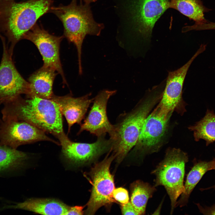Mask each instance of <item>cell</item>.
<instances>
[{"label":"cell","instance_id":"6da1fadb","mask_svg":"<svg viewBox=\"0 0 215 215\" xmlns=\"http://www.w3.org/2000/svg\"><path fill=\"white\" fill-rule=\"evenodd\" d=\"M3 121H23L29 123L57 138L64 134L62 114L54 101L36 97H19L6 103L2 111Z\"/></svg>","mask_w":215,"mask_h":215},{"label":"cell","instance_id":"7a4b0ae2","mask_svg":"<svg viewBox=\"0 0 215 215\" xmlns=\"http://www.w3.org/2000/svg\"><path fill=\"white\" fill-rule=\"evenodd\" d=\"M148 93L145 100L134 109L120 115L115 125L116 135L110 151L118 163L135 146L145 119L162 96L161 92L155 88Z\"/></svg>","mask_w":215,"mask_h":215},{"label":"cell","instance_id":"3957f363","mask_svg":"<svg viewBox=\"0 0 215 215\" xmlns=\"http://www.w3.org/2000/svg\"><path fill=\"white\" fill-rule=\"evenodd\" d=\"M49 11L54 14L62 23L64 36L77 49L79 73H82L81 55L82 44L86 35L99 36L104 27L103 24L94 20L89 4L83 5L81 1L72 0L67 6L51 7Z\"/></svg>","mask_w":215,"mask_h":215},{"label":"cell","instance_id":"277c9868","mask_svg":"<svg viewBox=\"0 0 215 215\" xmlns=\"http://www.w3.org/2000/svg\"><path fill=\"white\" fill-rule=\"evenodd\" d=\"M53 0H29L11 3L5 9V28L11 42L10 49L23 39L41 16L49 10Z\"/></svg>","mask_w":215,"mask_h":215},{"label":"cell","instance_id":"5b68a950","mask_svg":"<svg viewBox=\"0 0 215 215\" xmlns=\"http://www.w3.org/2000/svg\"><path fill=\"white\" fill-rule=\"evenodd\" d=\"M188 160L186 153L179 149L170 148L152 172L156 177L154 186H163L169 197L171 214L176 207L177 199L184 191L185 166Z\"/></svg>","mask_w":215,"mask_h":215},{"label":"cell","instance_id":"8992f818","mask_svg":"<svg viewBox=\"0 0 215 215\" xmlns=\"http://www.w3.org/2000/svg\"><path fill=\"white\" fill-rule=\"evenodd\" d=\"M126 5L129 26L146 43L150 41L156 22L170 8L169 0H129Z\"/></svg>","mask_w":215,"mask_h":215},{"label":"cell","instance_id":"52a82bcc","mask_svg":"<svg viewBox=\"0 0 215 215\" xmlns=\"http://www.w3.org/2000/svg\"><path fill=\"white\" fill-rule=\"evenodd\" d=\"M108 153L88 173L92 187L90 197L86 205L85 214H94L102 207L109 206L117 202L113 196L115 184L113 176L110 171L111 164L115 157L113 153L109 155Z\"/></svg>","mask_w":215,"mask_h":215},{"label":"cell","instance_id":"ba28073f","mask_svg":"<svg viewBox=\"0 0 215 215\" xmlns=\"http://www.w3.org/2000/svg\"><path fill=\"white\" fill-rule=\"evenodd\" d=\"M173 112L159 103L145 119L134 150L148 153L158 150Z\"/></svg>","mask_w":215,"mask_h":215},{"label":"cell","instance_id":"9c48e42d","mask_svg":"<svg viewBox=\"0 0 215 215\" xmlns=\"http://www.w3.org/2000/svg\"><path fill=\"white\" fill-rule=\"evenodd\" d=\"M105 135L98 137L95 142L85 143L71 140L65 134L59 137L62 146V153L65 159L70 164L76 166L91 162L111 149L113 140L107 139Z\"/></svg>","mask_w":215,"mask_h":215},{"label":"cell","instance_id":"30bf717a","mask_svg":"<svg viewBox=\"0 0 215 215\" xmlns=\"http://www.w3.org/2000/svg\"><path fill=\"white\" fill-rule=\"evenodd\" d=\"M64 37L49 33L42 27L35 24L24 35L23 39L30 41L38 48L42 57L43 66L55 70L60 75L64 84L67 85L61 62L60 43Z\"/></svg>","mask_w":215,"mask_h":215},{"label":"cell","instance_id":"8fae6325","mask_svg":"<svg viewBox=\"0 0 215 215\" xmlns=\"http://www.w3.org/2000/svg\"><path fill=\"white\" fill-rule=\"evenodd\" d=\"M0 126V145L16 149L22 145L39 141L58 142L47 136L45 132L27 122L20 121H3Z\"/></svg>","mask_w":215,"mask_h":215},{"label":"cell","instance_id":"7c38bea8","mask_svg":"<svg viewBox=\"0 0 215 215\" xmlns=\"http://www.w3.org/2000/svg\"><path fill=\"white\" fill-rule=\"evenodd\" d=\"M116 92L115 90H105L93 98V104L83 123L80 125L78 134L86 130L98 137L105 135L108 133L110 138L114 139L116 135L115 126L108 119L107 107L109 99Z\"/></svg>","mask_w":215,"mask_h":215},{"label":"cell","instance_id":"4fadbf2b","mask_svg":"<svg viewBox=\"0 0 215 215\" xmlns=\"http://www.w3.org/2000/svg\"><path fill=\"white\" fill-rule=\"evenodd\" d=\"M3 52L0 65V102L6 103L26 93L28 82L16 70L12 61V51L3 43Z\"/></svg>","mask_w":215,"mask_h":215},{"label":"cell","instance_id":"5bb4252c","mask_svg":"<svg viewBox=\"0 0 215 215\" xmlns=\"http://www.w3.org/2000/svg\"><path fill=\"white\" fill-rule=\"evenodd\" d=\"M206 48L205 45H201L185 64L176 70L168 72L165 88L159 103L168 110L177 111L182 108V90L187 73L193 62Z\"/></svg>","mask_w":215,"mask_h":215},{"label":"cell","instance_id":"9a60e30c","mask_svg":"<svg viewBox=\"0 0 215 215\" xmlns=\"http://www.w3.org/2000/svg\"><path fill=\"white\" fill-rule=\"evenodd\" d=\"M91 93L79 97H74L69 95L58 96L54 94L50 99L58 105L62 114L67 121L68 131L71 127L77 123L81 125L93 98H90Z\"/></svg>","mask_w":215,"mask_h":215},{"label":"cell","instance_id":"2e32d148","mask_svg":"<svg viewBox=\"0 0 215 215\" xmlns=\"http://www.w3.org/2000/svg\"><path fill=\"white\" fill-rule=\"evenodd\" d=\"M49 67L42 66L32 74L28 79L26 94L28 98L36 97L50 99L54 95L53 86L57 73Z\"/></svg>","mask_w":215,"mask_h":215},{"label":"cell","instance_id":"e0dca14e","mask_svg":"<svg viewBox=\"0 0 215 215\" xmlns=\"http://www.w3.org/2000/svg\"><path fill=\"white\" fill-rule=\"evenodd\" d=\"M70 206L57 199L31 198L5 208L19 209L43 215H65Z\"/></svg>","mask_w":215,"mask_h":215},{"label":"cell","instance_id":"ac0fdd59","mask_svg":"<svg viewBox=\"0 0 215 215\" xmlns=\"http://www.w3.org/2000/svg\"><path fill=\"white\" fill-rule=\"evenodd\" d=\"M215 165V158L208 162L199 160L194 164L187 175L184 185V191L177 202L176 207H182L187 205L190 196L196 185L207 171L214 170Z\"/></svg>","mask_w":215,"mask_h":215},{"label":"cell","instance_id":"d6986e66","mask_svg":"<svg viewBox=\"0 0 215 215\" xmlns=\"http://www.w3.org/2000/svg\"><path fill=\"white\" fill-rule=\"evenodd\" d=\"M189 129L193 132L195 141L203 139L205 141L206 146L215 142V113L214 111L207 109L204 117Z\"/></svg>","mask_w":215,"mask_h":215},{"label":"cell","instance_id":"ffe728a7","mask_svg":"<svg viewBox=\"0 0 215 215\" xmlns=\"http://www.w3.org/2000/svg\"><path fill=\"white\" fill-rule=\"evenodd\" d=\"M130 188V202L139 215L145 214L147 202L155 191V187L137 180L131 184Z\"/></svg>","mask_w":215,"mask_h":215},{"label":"cell","instance_id":"44dd1931","mask_svg":"<svg viewBox=\"0 0 215 215\" xmlns=\"http://www.w3.org/2000/svg\"><path fill=\"white\" fill-rule=\"evenodd\" d=\"M170 8L178 11L182 14L196 22L202 23L205 21L204 8L200 0H169Z\"/></svg>","mask_w":215,"mask_h":215},{"label":"cell","instance_id":"7402d4cb","mask_svg":"<svg viewBox=\"0 0 215 215\" xmlns=\"http://www.w3.org/2000/svg\"><path fill=\"white\" fill-rule=\"evenodd\" d=\"M25 153L4 145H0V172L22 166L28 158Z\"/></svg>","mask_w":215,"mask_h":215},{"label":"cell","instance_id":"603a6c76","mask_svg":"<svg viewBox=\"0 0 215 215\" xmlns=\"http://www.w3.org/2000/svg\"><path fill=\"white\" fill-rule=\"evenodd\" d=\"M113 196L114 199L120 204H127L129 198L128 191L122 187H119L114 190Z\"/></svg>","mask_w":215,"mask_h":215},{"label":"cell","instance_id":"cb8c5ba5","mask_svg":"<svg viewBox=\"0 0 215 215\" xmlns=\"http://www.w3.org/2000/svg\"><path fill=\"white\" fill-rule=\"evenodd\" d=\"M121 209L122 215H139L130 202L125 204H120Z\"/></svg>","mask_w":215,"mask_h":215},{"label":"cell","instance_id":"d4e9b609","mask_svg":"<svg viewBox=\"0 0 215 215\" xmlns=\"http://www.w3.org/2000/svg\"><path fill=\"white\" fill-rule=\"evenodd\" d=\"M200 212L204 215H215V204L210 207H203L199 203L196 204Z\"/></svg>","mask_w":215,"mask_h":215},{"label":"cell","instance_id":"484cf974","mask_svg":"<svg viewBox=\"0 0 215 215\" xmlns=\"http://www.w3.org/2000/svg\"><path fill=\"white\" fill-rule=\"evenodd\" d=\"M85 206H75L70 207L67 212L65 214L66 215H83L84 211L83 209Z\"/></svg>","mask_w":215,"mask_h":215},{"label":"cell","instance_id":"4316f807","mask_svg":"<svg viewBox=\"0 0 215 215\" xmlns=\"http://www.w3.org/2000/svg\"><path fill=\"white\" fill-rule=\"evenodd\" d=\"M205 27L203 29H215V23L208 24L207 26H205Z\"/></svg>","mask_w":215,"mask_h":215},{"label":"cell","instance_id":"83f0119b","mask_svg":"<svg viewBox=\"0 0 215 215\" xmlns=\"http://www.w3.org/2000/svg\"><path fill=\"white\" fill-rule=\"evenodd\" d=\"M82 0H80V1H82ZM84 2H85V3L87 4H89L90 3L95 2L96 0H83Z\"/></svg>","mask_w":215,"mask_h":215},{"label":"cell","instance_id":"f1b7e54d","mask_svg":"<svg viewBox=\"0 0 215 215\" xmlns=\"http://www.w3.org/2000/svg\"><path fill=\"white\" fill-rule=\"evenodd\" d=\"M212 188H215V185H214L213 186H211V187H209V188H204V190H206V189H211Z\"/></svg>","mask_w":215,"mask_h":215},{"label":"cell","instance_id":"f546056e","mask_svg":"<svg viewBox=\"0 0 215 215\" xmlns=\"http://www.w3.org/2000/svg\"><path fill=\"white\" fill-rule=\"evenodd\" d=\"M1 12H0V15H1Z\"/></svg>","mask_w":215,"mask_h":215},{"label":"cell","instance_id":"4dcf8cb0","mask_svg":"<svg viewBox=\"0 0 215 215\" xmlns=\"http://www.w3.org/2000/svg\"><path fill=\"white\" fill-rule=\"evenodd\" d=\"M214 170H215V168H214Z\"/></svg>","mask_w":215,"mask_h":215}]
</instances>
